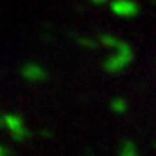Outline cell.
<instances>
[{"label":"cell","mask_w":156,"mask_h":156,"mask_svg":"<svg viewBox=\"0 0 156 156\" xmlns=\"http://www.w3.org/2000/svg\"><path fill=\"white\" fill-rule=\"evenodd\" d=\"M111 11L115 12L116 16L132 17L139 12V5L134 4V2H115V4H111Z\"/></svg>","instance_id":"1"}]
</instances>
